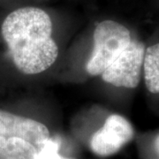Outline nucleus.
Instances as JSON below:
<instances>
[{"mask_svg":"<svg viewBox=\"0 0 159 159\" xmlns=\"http://www.w3.org/2000/svg\"><path fill=\"white\" fill-rule=\"evenodd\" d=\"M1 32L12 61L23 74H40L56 61L58 49L51 38L52 22L43 10L22 7L11 11Z\"/></svg>","mask_w":159,"mask_h":159,"instance_id":"1","label":"nucleus"},{"mask_svg":"<svg viewBox=\"0 0 159 159\" xmlns=\"http://www.w3.org/2000/svg\"><path fill=\"white\" fill-rule=\"evenodd\" d=\"M131 34L125 26L113 20L99 23L94 32V50L87 72L100 75L131 43Z\"/></svg>","mask_w":159,"mask_h":159,"instance_id":"2","label":"nucleus"},{"mask_svg":"<svg viewBox=\"0 0 159 159\" xmlns=\"http://www.w3.org/2000/svg\"><path fill=\"white\" fill-rule=\"evenodd\" d=\"M145 49L142 43L131 41L129 45L105 69L102 80L116 87L134 89L141 80Z\"/></svg>","mask_w":159,"mask_h":159,"instance_id":"3","label":"nucleus"},{"mask_svg":"<svg viewBox=\"0 0 159 159\" xmlns=\"http://www.w3.org/2000/svg\"><path fill=\"white\" fill-rule=\"evenodd\" d=\"M134 134V128L127 119L112 114L105 120L102 128L93 134L90 148L97 156L109 157L117 153L130 142Z\"/></svg>","mask_w":159,"mask_h":159,"instance_id":"4","label":"nucleus"},{"mask_svg":"<svg viewBox=\"0 0 159 159\" xmlns=\"http://www.w3.org/2000/svg\"><path fill=\"white\" fill-rule=\"evenodd\" d=\"M0 136L21 139L37 149L50 138V132L38 121L0 110Z\"/></svg>","mask_w":159,"mask_h":159,"instance_id":"5","label":"nucleus"},{"mask_svg":"<svg viewBox=\"0 0 159 159\" xmlns=\"http://www.w3.org/2000/svg\"><path fill=\"white\" fill-rule=\"evenodd\" d=\"M37 150L19 138L0 136V159H36Z\"/></svg>","mask_w":159,"mask_h":159,"instance_id":"6","label":"nucleus"},{"mask_svg":"<svg viewBox=\"0 0 159 159\" xmlns=\"http://www.w3.org/2000/svg\"><path fill=\"white\" fill-rule=\"evenodd\" d=\"M146 87L153 94H159V43L148 47L143 59Z\"/></svg>","mask_w":159,"mask_h":159,"instance_id":"7","label":"nucleus"},{"mask_svg":"<svg viewBox=\"0 0 159 159\" xmlns=\"http://www.w3.org/2000/svg\"><path fill=\"white\" fill-rule=\"evenodd\" d=\"M59 142L58 140L49 138L37 148L36 159H67L63 157L58 153Z\"/></svg>","mask_w":159,"mask_h":159,"instance_id":"8","label":"nucleus"},{"mask_svg":"<svg viewBox=\"0 0 159 159\" xmlns=\"http://www.w3.org/2000/svg\"><path fill=\"white\" fill-rule=\"evenodd\" d=\"M155 148L157 149V153L159 154V134L157 136L156 140H155Z\"/></svg>","mask_w":159,"mask_h":159,"instance_id":"9","label":"nucleus"}]
</instances>
